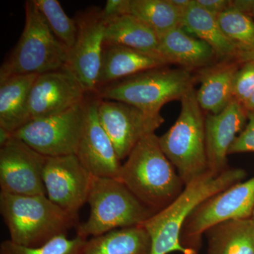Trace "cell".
<instances>
[{
  "label": "cell",
  "instance_id": "cell-1",
  "mask_svg": "<svg viewBox=\"0 0 254 254\" xmlns=\"http://www.w3.org/2000/svg\"><path fill=\"white\" fill-rule=\"evenodd\" d=\"M245 177L242 169L227 168L218 176L208 172L186 185L176 199L142 224L151 241L150 254L196 253L182 243V232L187 219L200 203Z\"/></svg>",
  "mask_w": 254,
  "mask_h": 254
},
{
  "label": "cell",
  "instance_id": "cell-2",
  "mask_svg": "<svg viewBox=\"0 0 254 254\" xmlns=\"http://www.w3.org/2000/svg\"><path fill=\"white\" fill-rule=\"evenodd\" d=\"M119 180L155 213L176 199L185 187L155 133L142 138L131 150L122 165Z\"/></svg>",
  "mask_w": 254,
  "mask_h": 254
},
{
  "label": "cell",
  "instance_id": "cell-3",
  "mask_svg": "<svg viewBox=\"0 0 254 254\" xmlns=\"http://www.w3.org/2000/svg\"><path fill=\"white\" fill-rule=\"evenodd\" d=\"M0 212L10 234V240L28 247H38L52 239L66 235L77 227L75 218L44 195L0 193Z\"/></svg>",
  "mask_w": 254,
  "mask_h": 254
},
{
  "label": "cell",
  "instance_id": "cell-4",
  "mask_svg": "<svg viewBox=\"0 0 254 254\" xmlns=\"http://www.w3.org/2000/svg\"><path fill=\"white\" fill-rule=\"evenodd\" d=\"M195 78L183 68H151L98 88L95 94L102 100L123 102L151 114H160L164 105L181 100L194 88Z\"/></svg>",
  "mask_w": 254,
  "mask_h": 254
},
{
  "label": "cell",
  "instance_id": "cell-5",
  "mask_svg": "<svg viewBox=\"0 0 254 254\" xmlns=\"http://www.w3.org/2000/svg\"><path fill=\"white\" fill-rule=\"evenodd\" d=\"M87 203L91 207L89 218L76 227L77 236L86 240L141 225L155 213L117 179L93 176Z\"/></svg>",
  "mask_w": 254,
  "mask_h": 254
},
{
  "label": "cell",
  "instance_id": "cell-6",
  "mask_svg": "<svg viewBox=\"0 0 254 254\" xmlns=\"http://www.w3.org/2000/svg\"><path fill=\"white\" fill-rule=\"evenodd\" d=\"M26 21L17 45L0 68V81L17 75L43 74L67 63L68 50L53 34L33 0L25 4Z\"/></svg>",
  "mask_w": 254,
  "mask_h": 254
},
{
  "label": "cell",
  "instance_id": "cell-7",
  "mask_svg": "<svg viewBox=\"0 0 254 254\" xmlns=\"http://www.w3.org/2000/svg\"><path fill=\"white\" fill-rule=\"evenodd\" d=\"M194 88L184 95L181 112L171 128L159 137L160 148L185 186L208 173L205 120Z\"/></svg>",
  "mask_w": 254,
  "mask_h": 254
},
{
  "label": "cell",
  "instance_id": "cell-8",
  "mask_svg": "<svg viewBox=\"0 0 254 254\" xmlns=\"http://www.w3.org/2000/svg\"><path fill=\"white\" fill-rule=\"evenodd\" d=\"M254 210V177L235 184L200 203L185 222L181 235L182 245L193 249L209 229L229 220L252 218Z\"/></svg>",
  "mask_w": 254,
  "mask_h": 254
},
{
  "label": "cell",
  "instance_id": "cell-9",
  "mask_svg": "<svg viewBox=\"0 0 254 254\" xmlns=\"http://www.w3.org/2000/svg\"><path fill=\"white\" fill-rule=\"evenodd\" d=\"M85 113L84 100L59 115L31 120L12 136L46 157L76 155L84 127Z\"/></svg>",
  "mask_w": 254,
  "mask_h": 254
},
{
  "label": "cell",
  "instance_id": "cell-10",
  "mask_svg": "<svg viewBox=\"0 0 254 254\" xmlns=\"http://www.w3.org/2000/svg\"><path fill=\"white\" fill-rule=\"evenodd\" d=\"M98 115L120 160L127 158L142 138L154 133L165 122L160 114L146 113L123 102L100 98Z\"/></svg>",
  "mask_w": 254,
  "mask_h": 254
},
{
  "label": "cell",
  "instance_id": "cell-11",
  "mask_svg": "<svg viewBox=\"0 0 254 254\" xmlns=\"http://www.w3.org/2000/svg\"><path fill=\"white\" fill-rule=\"evenodd\" d=\"M46 158L25 142L11 137L0 148L1 192L19 195H46L43 179Z\"/></svg>",
  "mask_w": 254,
  "mask_h": 254
},
{
  "label": "cell",
  "instance_id": "cell-12",
  "mask_svg": "<svg viewBox=\"0 0 254 254\" xmlns=\"http://www.w3.org/2000/svg\"><path fill=\"white\" fill-rule=\"evenodd\" d=\"M92 177L76 155L46 158L43 179L47 196L75 218L87 203Z\"/></svg>",
  "mask_w": 254,
  "mask_h": 254
},
{
  "label": "cell",
  "instance_id": "cell-13",
  "mask_svg": "<svg viewBox=\"0 0 254 254\" xmlns=\"http://www.w3.org/2000/svg\"><path fill=\"white\" fill-rule=\"evenodd\" d=\"M88 93L66 66L38 75L30 94V121L66 112L82 103Z\"/></svg>",
  "mask_w": 254,
  "mask_h": 254
},
{
  "label": "cell",
  "instance_id": "cell-14",
  "mask_svg": "<svg viewBox=\"0 0 254 254\" xmlns=\"http://www.w3.org/2000/svg\"><path fill=\"white\" fill-rule=\"evenodd\" d=\"M78 34L68 50L66 66L81 82L88 93L96 91L105 43V24L100 10L92 9L76 19Z\"/></svg>",
  "mask_w": 254,
  "mask_h": 254
},
{
  "label": "cell",
  "instance_id": "cell-15",
  "mask_svg": "<svg viewBox=\"0 0 254 254\" xmlns=\"http://www.w3.org/2000/svg\"><path fill=\"white\" fill-rule=\"evenodd\" d=\"M88 95V94H87ZM99 98L85 99V123L76 155L93 176L117 179L120 177L121 160L113 142L100 123L98 115Z\"/></svg>",
  "mask_w": 254,
  "mask_h": 254
},
{
  "label": "cell",
  "instance_id": "cell-16",
  "mask_svg": "<svg viewBox=\"0 0 254 254\" xmlns=\"http://www.w3.org/2000/svg\"><path fill=\"white\" fill-rule=\"evenodd\" d=\"M247 121L244 105L232 99L220 113L205 117V145L208 172L218 176L226 170L230 147L243 131Z\"/></svg>",
  "mask_w": 254,
  "mask_h": 254
},
{
  "label": "cell",
  "instance_id": "cell-17",
  "mask_svg": "<svg viewBox=\"0 0 254 254\" xmlns=\"http://www.w3.org/2000/svg\"><path fill=\"white\" fill-rule=\"evenodd\" d=\"M167 64L158 55L121 45L104 43L96 91L113 82Z\"/></svg>",
  "mask_w": 254,
  "mask_h": 254
},
{
  "label": "cell",
  "instance_id": "cell-18",
  "mask_svg": "<svg viewBox=\"0 0 254 254\" xmlns=\"http://www.w3.org/2000/svg\"><path fill=\"white\" fill-rule=\"evenodd\" d=\"M157 53L167 64H176L191 71L207 67L218 58L213 48L199 38L187 34L182 26L159 37Z\"/></svg>",
  "mask_w": 254,
  "mask_h": 254
},
{
  "label": "cell",
  "instance_id": "cell-19",
  "mask_svg": "<svg viewBox=\"0 0 254 254\" xmlns=\"http://www.w3.org/2000/svg\"><path fill=\"white\" fill-rule=\"evenodd\" d=\"M38 76L17 75L0 81V128L10 134L30 122V94Z\"/></svg>",
  "mask_w": 254,
  "mask_h": 254
},
{
  "label": "cell",
  "instance_id": "cell-20",
  "mask_svg": "<svg viewBox=\"0 0 254 254\" xmlns=\"http://www.w3.org/2000/svg\"><path fill=\"white\" fill-rule=\"evenodd\" d=\"M151 241L143 225L113 230L87 240L82 254H150Z\"/></svg>",
  "mask_w": 254,
  "mask_h": 254
},
{
  "label": "cell",
  "instance_id": "cell-21",
  "mask_svg": "<svg viewBox=\"0 0 254 254\" xmlns=\"http://www.w3.org/2000/svg\"><path fill=\"white\" fill-rule=\"evenodd\" d=\"M208 254H254V219L222 222L209 229Z\"/></svg>",
  "mask_w": 254,
  "mask_h": 254
},
{
  "label": "cell",
  "instance_id": "cell-22",
  "mask_svg": "<svg viewBox=\"0 0 254 254\" xmlns=\"http://www.w3.org/2000/svg\"><path fill=\"white\" fill-rule=\"evenodd\" d=\"M236 64H228L209 68L200 78L201 85L195 92L197 102L202 110L218 114L233 99V81Z\"/></svg>",
  "mask_w": 254,
  "mask_h": 254
},
{
  "label": "cell",
  "instance_id": "cell-23",
  "mask_svg": "<svg viewBox=\"0 0 254 254\" xmlns=\"http://www.w3.org/2000/svg\"><path fill=\"white\" fill-rule=\"evenodd\" d=\"M182 27L208 43L218 58H236L239 50L222 31L217 16L199 7L195 0L182 14Z\"/></svg>",
  "mask_w": 254,
  "mask_h": 254
},
{
  "label": "cell",
  "instance_id": "cell-24",
  "mask_svg": "<svg viewBox=\"0 0 254 254\" xmlns=\"http://www.w3.org/2000/svg\"><path fill=\"white\" fill-rule=\"evenodd\" d=\"M159 41L160 38L153 30L131 14L123 15L105 25V43L158 55Z\"/></svg>",
  "mask_w": 254,
  "mask_h": 254
},
{
  "label": "cell",
  "instance_id": "cell-25",
  "mask_svg": "<svg viewBox=\"0 0 254 254\" xmlns=\"http://www.w3.org/2000/svg\"><path fill=\"white\" fill-rule=\"evenodd\" d=\"M128 14L141 20L160 37L182 26L183 13L169 0H129Z\"/></svg>",
  "mask_w": 254,
  "mask_h": 254
},
{
  "label": "cell",
  "instance_id": "cell-26",
  "mask_svg": "<svg viewBox=\"0 0 254 254\" xmlns=\"http://www.w3.org/2000/svg\"><path fill=\"white\" fill-rule=\"evenodd\" d=\"M217 18L222 31L239 52L254 50V21L250 15L230 6Z\"/></svg>",
  "mask_w": 254,
  "mask_h": 254
},
{
  "label": "cell",
  "instance_id": "cell-27",
  "mask_svg": "<svg viewBox=\"0 0 254 254\" xmlns=\"http://www.w3.org/2000/svg\"><path fill=\"white\" fill-rule=\"evenodd\" d=\"M53 34L69 50L78 34L76 20L68 17L57 0H33Z\"/></svg>",
  "mask_w": 254,
  "mask_h": 254
},
{
  "label": "cell",
  "instance_id": "cell-28",
  "mask_svg": "<svg viewBox=\"0 0 254 254\" xmlns=\"http://www.w3.org/2000/svg\"><path fill=\"white\" fill-rule=\"evenodd\" d=\"M86 239H68L61 235L38 247H28L6 240L0 245V254H82Z\"/></svg>",
  "mask_w": 254,
  "mask_h": 254
},
{
  "label": "cell",
  "instance_id": "cell-29",
  "mask_svg": "<svg viewBox=\"0 0 254 254\" xmlns=\"http://www.w3.org/2000/svg\"><path fill=\"white\" fill-rule=\"evenodd\" d=\"M254 92V62H247L237 70L233 81V98L245 105Z\"/></svg>",
  "mask_w": 254,
  "mask_h": 254
},
{
  "label": "cell",
  "instance_id": "cell-30",
  "mask_svg": "<svg viewBox=\"0 0 254 254\" xmlns=\"http://www.w3.org/2000/svg\"><path fill=\"white\" fill-rule=\"evenodd\" d=\"M247 122L245 128L230 147L229 155L254 152V112L247 111Z\"/></svg>",
  "mask_w": 254,
  "mask_h": 254
},
{
  "label": "cell",
  "instance_id": "cell-31",
  "mask_svg": "<svg viewBox=\"0 0 254 254\" xmlns=\"http://www.w3.org/2000/svg\"><path fill=\"white\" fill-rule=\"evenodd\" d=\"M129 0H108L105 7L100 10V16L106 25L116 18L128 14Z\"/></svg>",
  "mask_w": 254,
  "mask_h": 254
},
{
  "label": "cell",
  "instance_id": "cell-32",
  "mask_svg": "<svg viewBox=\"0 0 254 254\" xmlns=\"http://www.w3.org/2000/svg\"><path fill=\"white\" fill-rule=\"evenodd\" d=\"M195 4L210 13L218 16L231 6V1L229 0H195Z\"/></svg>",
  "mask_w": 254,
  "mask_h": 254
},
{
  "label": "cell",
  "instance_id": "cell-33",
  "mask_svg": "<svg viewBox=\"0 0 254 254\" xmlns=\"http://www.w3.org/2000/svg\"><path fill=\"white\" fill-rule=\"evenodd\" d=\"M232 7L235 8L244 13L250 15L253 14L254 12V1L253 0H235L231 1Z\"/></svg>",
  "mask_w": 254,
  "mask_h": 254
},
{
  "label": "cell",
  "instance_id": "cell-34",
  "mask_svg": "<svg viewBox=\"0 0 254 254\" xmlns=\"http://www.w3.org/2000/svg\"><path fill=\"white\" fill-rule=\"evenodd\" d=\"M174 6L181 11L182 13L193 4L194 0H169Z\"/></svg>",
  "mask_w": 254,
  "mask_h": 254
},
{
  "label": "cell",
  "instance_id": "cell-35",
  "mask_svg": "<svg viewBox=\"0 0 254 254\" xmlns=\"http://www.w3.org/2000/svg\"><path fill=\"white\" fill-rule=\"evenodd\" d=\"M236 59L242 63L254 62V50L249 52H239Z\"/></svg>",
  "mask_w": 254,
  "mask_h": 254
},
{
  "label": "cell",
  "instance_id": "cell-36",
  "mask_svg": "<svg viewBox=\"0 0 254 254\" xmlns=\"http://www.w3.org/2000/svg\"><path fill=\"white\" fill-rule=\"evenodd\" d=\"M244 107L247 111L254 112V92Z\"/></svg>",
  "mask_w": 254,
  "mask_h": 254
},
{
  "label": "cell",
  "instance_id": "cell-37",
  "mask_svg": "<svg viewBox=\"0 0 254 254\" xmlns=\"http://www.w3.org/2000/svg\"><path fill=\"white\" fill-rule=\"evenodd\" d=\"M252 218L254 219V210L253 215H252Z\"/></svg>",
  "mask_w": 254,
  "mask_h": 254
},
{
  "label": "cell",
  "instance_id": "cell-38",
  "mask_svg": "<svg viewBox=\"0 0 254 254\" xmlns=\"http://www.w3.org/2000/svg\"><path fill=\"white\" fill-rule=\"evenodd\" d=\"M193 254H197L196 253Z\"/></svg>",
  "mask_w": 254,
  "mask_h": 254
},
{
  "label": "cell",
  "instance_id": "cell-39",
  "mask_svg": "<svg viewBox=\"0 0 254 254\" xmlns=\"http://www.w3.org/2000/svg\"><path fill=\"white\" fill-rule=\"evenodd\" d=\"M254 16V14H253Z\"/></svg>",
  "mask_w": 254,
  "mask_h": 254
}]
</instances>
